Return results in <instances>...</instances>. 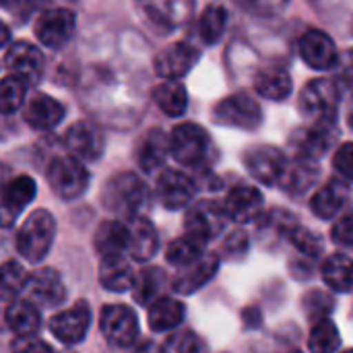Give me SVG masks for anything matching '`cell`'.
I'll list each match as a JSON object with an SVG mask.
<instances>
[{
  "label": "cell",
  "mask_w": 353,
  "mask_h": 353,
  "mask_svg": "<svg viewBox=\"0 0 353 353\" xmlns=\"http://www.w3.org/2000/svg\"><path fill=\"white\" fill-rule=\"evenodd\" d=\"M56 221L54 215L46 209L33 211L17 234V250L29 263H39L46 259L54 244Z\"/></svg>",
  "instance_id": "6da1fadb"
},
{
  "label": "cell",
  "mask_w": 353,
  "mask_h": 353,
  "mask_svg": "<svg viewBox=\"0 0 353 353\" xmlns=\"http://www.w3.org/2000/svg\"><path fill=\"white\" fill-rule=\"evenodd\" d=\"M101 201H103V207L108 211L130 219L145 205L147 186L137 174L122 172V174H116L108 180L103 194H101Z\"/></svg>",
  "instance_id": "7a4b0ae2"
},
{
  "label": "cell",
  "mask_w": 353,
  "mask_h": 353,
  "mask_svg": "<svg viewBox=\"0 0 353 353\" xmlns=\"http://www.w3.org/2000/svg\"><path fill=\"white\" fill-rule=\"evenodd\" d=\"M339 85L333 79H312L300 93V112L312 122H335L339 108Z\"/></svg>",
  "instance_id": "3957f363"
},
{
  "label": "cell",
  "mask_w": 353,
  "mask_h": 353,
  "mask_svg": "<svg viewBox=\"0 0 353 353\" xmlns=\"http://www.w3.org/2000/svg\"><path fill=\"white\" fill-rule=\"evenodd\" d=\"M48 184L54 194L62 201H74L85 194L89 186V174L72 155H60L50 161L48 168Z\"/></svg>",
  "instance_id": "277c9868"
},
{
  "label": "cell",
  "mask_w": 353,
  "mask_h": 353,
  "mask_svg": "<svg viewBox=\"0 0 353 353\" xmlns=\"http://www.w3.org/2000/svg\"><path fill=\"white\" fill-rule=\"evenodd\" d=\"M211 139L205 128L192 122L178 124L170 137V153L186 168H199L207 161Z\"/></svg>",
  "instance_id": "5b68a950"
},
{
  "label": "cell",
  "mask_w": 353,
  "mask_h": 353,
  "mask_svg": "<svg viewBox=\"0 0 353 353\" xmlns=\"http://www.w3.org/2000/svg\"><path fill=\"white\" fill-rule=\"evenodd\" d=\"M213 120L221 126H232L240 130H254L263 122V110L254 97L248 93H234L223 97L213 108Z\"/></svg>",
  "instance_id": "8992f818"
},
{
  "label": "cell",
  "mask_w": 353,
  "mask_h": 353,
  "mask_svg": "<svg viewBox=\"0 0 353 353\" xmlns=\"http://www.w3.org/2000/svg\"><path fill=\"white\" fill-rule=\"evenodd\" d=\"M101 333L112 347H130L139 337L137 314L122 304H112L101 310Z\"/></svg>",
  "instance_id": "52a82bcc"
},
{
  "label": "cell",
  "mask_w": 353,
  "mask_h": 353,
  "mask_svg": "<svg viewBox=\"0 0 353 353\" xmlns=\"http://www.w3.org/2000/svg\"><path fill=\"white\" fill-rule=\"evenodd\" d=\"M143 17L161 31L186 25L194 12V0H139Z\"/></svg>",
  "instance_id": "ba28073f"
},
{
  "label": "cell",
  "mask_w": 353,
  "mask_h": 353,
  "mask_svg": "<svg viewBox=\"0 0 353 353\" xmlns=\"http://www.w3.org/2000/svg\"><path fill=\"white\" fill-rule=\"evenodd\" d=\"M335 141H337L335 122H312L310 126H302L292 134V147L296 155L312 161L325 155Z\"/></svg>",
  "instance_id": "9c48e42d"
},
{
  "label": "cell",
  "mask_w": 353,
  "mask_h": 353,
  "mask_svg": "<svg viewBox=\"0 0 353 353\" xmlns=\"http://www.w3.org/2000/svg\"><path fill=\"white\" fill-rule=\"evenodd\" d=\"M223 207L215 201H199L186 211V234L207 244L217 234H221L225 223Z\"/></svg>",
  "instance_id": "30bf717a"
},
{
  "label": "cell",
  "mask_w": 353,
  "mask_h": 353,
  "mask_svg": "<svg viewBox=\"0 0 353 353\" xmlns=\"http://www.w3.org/2000/svg\"><path fill=\"white\" fill-rule=\"evenodd\" d=\"M244 165L254 180H259L261 184L273 186V184H279L281 174L288 165V159L277 147L259 145L244 153Z\"/></svg>",
  "instance_id": "8fae6325"
},
{
  "label": "cell",
  "mask_w": 353,
  "mask_h": 353,
  "mask_svg": "<svg viewBox=\"0 0 353 353\" xmlns=\"http://www.w3.org/2000/svg\"><path fill=\"white\" fill-rule=\"evenodd\" d=\"M74 14L66 8H52L37 17L35 21V35L37 39L52 50L62 48L74 33Z\"/></svg>",
  "instance_id": "7c38bea8"
},
{
  "label": "cell",
  "mask_w": 353,
  "mask_h": 353,
  "mask_svg": "<svg viewBox=\"0 0 353 353\" xmlns=\"http://www.w3.org/2000/svg\"><path fill=\"white\" fill-rule=\"evenodd\" d=\"M201 52L186 41H178L168 46L155 56V72L165 79V81H176L182 79L192 70V66L199 62Z\"/></svg>",
  "instance_id": "4fadbf2b"
},
{
  "label": "cell",
  "mask_w": 353,
  "mask_h": 353,
  "mask_svg": "<svg viewBox=\"0 0 353 353\" xmlns=\"http://www.w3.org/2000/svg\"><path fill=\"white\" fill-rule=\"evenodd\" d=\"M91 325V308L87 302H77L72 308L56 314L50 321V331L52 335L66 345H74L81 343L89 331Z\"/></svg>",
  "instance_id": "5bb4252c"
},
{
  "label": "cell",
  "mask_w": 353,
  "mask_h": 353,
  "mask_svg": "<svg viewBox=\"0 0 353 353\" xmlns=\"http://www.w3.org/2000/svg\"><path fill=\"white\" fill-rule=\"evenodd\" d=\"M300 56L314 70H331L337 62V48L331 35L321 29H308L300 37Z\"/></svg>",
  "instance_id": "9a60e30c"
},
{
  "label": "cell",
  "mask_w": 353,
  "mask_h": 353,
  "mask_svg": "<svg viewBox=\"0 0 353 353\" xmlns=\"http://www.w3.org/2000/svg\"><path fill=\"white\" fill-rule=\"evenodd\" d=\"M263 194L254 186H236L228 192L223 201V213L228 219L238 221V223H250L261 219L263 213Z\"/></svg>",
  "instance_id": "2e32d148"
},
{
  "label": "cell",
  "mask_w": 353,
  "mask_h": 353,
  "mask_svg": "<svg viewBox=\"0 0 353 353\" xmlns=\"http://www.w3.org/2000/svg\"><path fill=\"white\" fill-rule=\"evenodd\" d=\"M196 186L190 180V176L178 172V170H165L157 180V196L161 205L170 211H178L190 205L194 199Z\"/></svg>",
  "instance_id": "e0dca14e"
},
{
  "label": "cell",
  "mask_w": 353,
  "mask_h": 353,
  "mask_svg": "<svg viewBox=\"0 0 353 353\" xmlns=\"http://www.w3.org/2000/svg\"><path fill=\"white\" fill-rule=\"evenodd\" d=\"M66 147L79 161H95L103 153V134L91 122H74L66 130Z\"/></svg>",
  "instance_id": "ac0fdd59"
},
{
  "label": "cell",
  "mask_w": 353,
  "mask_h": 353,
  "mask_svg": "<svg viewBox=\"0 0 353 353\" xmlns=\"http://www.w3.org/2000/svg\"><path fill=\"white\" fill-rule=\"evenodd\" d=\"M25 292L33 304L48 306V308L62 304L66 298V288L62 283V277L54 269H41L35 271L31 277H27Z\"/></svg>",
  "instance_id": "d6986e66"
},
{
  "label": "cell",
  "mask_w": 353,
  "mask_h": 353,
  "mask_svg": "<svg viewBox=\"0 0 353 353\" xmlns=\"http://www.w3.org/2000/svg\"><path fill=\"white\" fill-rule=\"evenodd\" d=\"M4 64L6 68L21 77L23 81L31 83V81H37L41 77V70H43V58H41V52L29 43V41H17L8 48L6 56H4Z\"/></svg>",
  "instance_id": "ffe728a7"
},
{
  "label": "cell",
  "mask_w": 353,
  "mask_h": 353,
  "mask_svg": "<svg viewBox=\"0 0 353 353\" xmlns=\"http://www.w3.org/2000/svg\"><path fill=\"white\" fill-rule=\"evenodd\" d=\"M128 228V252L137 263H147L159 248V236L155 225L141 215H134L126 223Z\"/></svg>",
  "instance_id": "44dd1931"
},
{
  "label": "cell",
  "mask_w": 353,
  "mask_h": 353,
  "mask_svg": "<svg viewBox=\"0 0 353 353\" xmlns=\"http://www.w3.org/2000/svg\"><path fill=\"white\" fill-rule=\"evenodd\" d=\"M347 201H350L347 182L341 178H331L325 186H321L314 192V196L310 201V209L321 219H333V217H337V213H341L345 209Z\"/></svg>",
  "instance_id": "7402d4cb"
},
{
  "label": "cell",
  "mask_w": 353,
  "mask_h": 353,
  "mask_svg": "<svg viewBox=\"0 0 353 353\" xmlns=\"http://www.w3.org/2000/svg\"><path fill=\"white\" fill-rule=\"evenodd\" d=\"M217 269H219V256L205 252L196 263L180 269V273L174 279V290L178 294H184V296L194 294L215 277Z\"/></svg>",
  "instance_id": "603a6c76"
},
{
  "label": "cell",
  "mask_w": 353,
  "mask_h": 353,
  "mask_svg": "<svg viewBox=\"0 0 353 353\" xmlns=\"http://www.w3.org/2000/svg\"><path fill=\"white\" fill-rule=\"evenodd\" d=\"M62 118H64L62 103L46 93H35L25 108V120L35 130H50L58 126Z\"/></svg>",
  "instance_id": "cb8c5ba5"
},
{
  "label": "cell",
  "mask_w": 353,
  "mask_h": 353,
  "mask_svg": "<svg viewBox=\"0 0 353 353\" xmlns=\"http://www.w3.org/2000/svg\"><path fill=\"white\" fill-rule=\"evenodd\" d=\"M254 91L273 101H283L292 93V77L283 66H265L254 74Z\"/></svg>",
  "instance_id": "d4e9b609"
},
{
  "label": "cell",
  "mask_w": 353,
  "mask_h": 353,
  "mask_svg": "<svg viewBox=\"0 0 353 353\" xmlns=\"http://www.w3.org/2000/svg\"><path fill=\"white\" fill-rule=\"evenodd\" d=\"M319 180V165L312 159H304V157H296L292 163L288 161L279 184L283 186L285 192L298 196L304 194L314 182Z\"/></svg>",
  "instance_id": "484cf974"
},
{
  "label": "cell",
  "mask_w": 353,
  "mask_h": 353,
  "mask_svg": "<svg viewBox=\"0 0 353 353\" xmlns=\"http://www.w3.org/2000/svg\"><path fill=\"white\" fill-rule=\"evenodd\" d=\"M35 194H37L35 182L29 176H17L2 186L0 207L2 211H6L8 217H14L35 199Z\"/></svg>",
  "instance_id": "4316f807"
},
{
  "label": "cell",
  "mask_w": 353,
  "mask_h": 353,
  "mask_svg": "<svg viewBox=\"0 0 353 353\" xmlns=\"http://www.w3.org/2000/svg\"><path fill=\"white\" fill-rule=\"evenodd\" d=\"M95 248L101 259L122 256L128 250V228L118 219L103 221L95 232Z\"/></svg>",
  "instance_id": "83f0119b"
},
{
  "label": "cell",
  "mask_w": 353,
  "mask_h": 353,
  "mask_svg": "<svg viewBox=\"0 0 353 353\" xmlns=\"http://www.w3.org/2000/svg\"><path fill=\"white\" fill-rule=\"evenodd\" d=\"M6 325L17 337H33L41 327V316L31 300H12L6 308Z\"/></svg>",
  "instance_id": "f1b7e54d"
},
{
  "label": "cell",
  "mask_w": 353,
  "mask_h": 353,
  "mask_svg": "<svg viewBox=\"0 0 353 353\" xmlns=\"http://www.w3.org/2000/svg\"><path fill=\"white\" fill-rule=\"evenodd\" d=\"M168 155H170V137H165V132L155 128V130H149L145 139L141 141L137 159L145 172H155L165 163Z\"/></svg>",
  "instance_id": "f546056e"
},
{
  "label": "cell",
  "mask_w": 353,
  "mask_h": 353,
  "mask_svg": "<svg viewBox=\"0 0 353 353\" xmlns=\"http://www.w3.org/2000/svg\"><path fill=\"white\" fill-rule=\"evenodd\" d=\"M147 321H149L151 331H155V333L172 331V329L180 327V323L184 321V306L174 298L161 296L153 304H149Z\"/></svg>",
  "instance_id": "4dcf8cb0"
},
{
  "label": "cell",
  "mask_w": 353,
  "mask_h": 353,
  "mask_svg": "<svg viewBox=\"0 0 353 353\" xmlns=\"http://www.w3.org/2000/svg\"><path fill=\"white\" fill-rule=\"evenodd\" d=\"M99 283L108 290V292H116V294H124L134 285V273L132 267L122 259V256H114V259H101V267H99Z\"/></svg>",
  "instance_id": "1f68e13d"
},
{
  "label": "cell",
  "mask_w": 353,
  "mask_h": 353,
  "mask_svg": "<svg viewBox=\"0 0 353 353\" xmlns=\"http://www.w3.org/2000/svg\"><path fill=\"white\" fill-rule=\"evenodd\" d=\"M323 279L325 283L339 294H347L353 290V259L347 254H331L323 263Z\"/></svg>",
  "instance_id": "d6a6232c"
},
{
  "label": "cell",
  "mask_w": 353,
  "mask_h": 353,
  "mask_svg": "<svg viewBox=\"0 0 353 353\" xmlns=\"http://www.w3.org/2000/svg\"><path fill=\"white\" fill-rule=\"evenodd\" d=\"M153 101L157 103V108L176 118V116H182L186 112V105H188V93H186V87L178 81H163L161 85H157L153 89Z\"/></svg>",
  "instance_id": "836d02e7"
},
{
  "label": "cell",
  "mask_w": 353,
  "mask_h": 353,
  "mask_svg": "<svg viewBox=\"0 0 353 353\" xmlns=\"http://www.w3.org/2000/svg\"><path fill=\"white\" fill-rule=\"evenodd\" d=\"M203 254H205V244L199 242L196 238L188 236V234H184L182 238H176L174 242H170V246L165 250L168 263L178 267V269L196 263Z\"/></svg>",
  "instance_id": "e575fe53"
},
{
  "label": "cell",
  "mask_w": 353,
  "mask_h": 353,
  "mask_svg": "<svg viewBox=\"0 0 353 353\" xmlns=\"http://www.w3.org/2000/svg\"><path fill=\"white\" fill-rule=\"evenodd\" d=\"M163 285H165V275L161 269H157V267L145 269V271H141L139 277H134V285H132L134 300L143 306H149L157 298H161Z\"/></svg>",
  "instance_id": "d590c367"
},
{
  "label": "cell",
  "mask_w": 353,
  "mask_h": 353,
  "mask_svg": "<svg viewBox=\"0 0 353 353\" xmlns=\"http://www.w3.org/2000/svg\"><path fill=\"white\" fill-rule=\"evenodd\" d=\"M341 345V333L335 327L333 321L323 319L319 321L308 337V350L310 353H335Z\"/></svg>",
  "instance_id": "8d00e7d4"
},
{
  "label": "cell",
  "mask_w": 353,
  "mask_h": 353,
  "mask_svg": "<svg viewBox=\"0 0 353 353\" xmlns=\"http://www.w3.org/2000/svg\"><path fill=\"white\" fill-rule=\"evenodd\" d=\"M228 25V10L221 4H209L199 21V33L205 43H215L221 39Z\"/></svg>",
  "instance_id": "74e56055"
},
{
  "label": "cell",
  "mask_w": 353,
  "mask_h": 353,
  "mask_svg": "<svg viewBox=\"0 0 353 353\" xmlns=\"http://www.w3.org/2000/svg\"><path fill=\"white\" fill-rule=\"evenodd\" d=\"M27 275L23 267L14 261L0 265V300L12 302L21 292H25Z\"/></svg>",
  "instance_id": "f35d334b"
},
{
  "label": "cell",
  "mask_w": 353,
  "mask_h": 353,
  "mask_svg": "<svg viewBox=\"0 0 353 353\" xmlns=\"http://www.w3.org/2000/svg\"><path fill=\"white\" fill-rule=\"evenodd\" d=\"M27 95V81L17 74H8L0 81V114L17 112Z\"/></svg>",
  "instance_id": "ab89813d"
},
{
  "label": "cell",
  "mask_w": 353,
  "mask_h": 353,
  "mask_svg": "<svg viewBox=\"0 0 353 353\" xmlns=\"http://www.w3.org/2000/svg\"><path fill=\"white\" fill-rule=\"evenodd\" d=\"M285 236H288V240H290L300 252H304V254H308V256H319L321 250H323V244H321L319 236L312 234V232L306 230V228H300L298 223H294V225L288 230Z\"/></svg>",
  "instance_id": "60d3db41"
},
{
  "label": "cell",
  "mask_w": 353,
  "mask_h": 353,
  "mask_svg": "<svg viewBox=\"0 0 353 353\" xmlns=\"http://www.w3.org/2000/svg\"><path fill=\"white\" fill-rule=\"evenodd\" d=\"M168 353H207V345L194 335V333H182V335H176L174 339H170Z\"/></svg>",
  "instance_id": "b9f144b4"
},
{
  "label": "cell",
  "mask_w": 353,
  "mask_h": 353,
  "mask_svg": "<svg viewBox=\"0 0 353 353\" xmlns=\"http://www.w3.org/2000/svg\"><path fill=\"white\" fill-rule=\"evenodd\" d=\"M331 238L335 244L353 250V209L343 213L339 217V221H335V225L331 230Z\"/></svg>",
  "instance_id": "7bdbcfd3"
},
{
  "label": "cell",
  "mask_w": 353,
  "mask_h": 353,
  "mask_svg": "<svg viewBox=\"0 0 353 353\" xmlns=\"http://www.w3.org/2000/svg\"><path fill=\"white\" fill-rule=\"evenodd\" d=\"M244 10L248 12H254V14H263V17H269V14H277L281 12L290 0H236Z\"/></svg>",
  "instance_id": "ee69618b"
},
{
  "label": "cell",
  "mask_w": 353,
  "mask_h": 353,
  "mask_svg": "<svg viewBox=\"0 0 353 353\" xmlns=\"http://www.w3.org/2000/svg\"><path fill=\"white\" fill-rule=\"evenodd\" d=\"M335 70V83L343 87H353V48L345 50L343 54L337 56V62L333 66Z\"/></svg>",
  "instance_id": "f6af8a7d"
},
{
  "label": "cell",
  "mask_w": 353,
  "mask_h": 353,
  "mask_svg": "<svg viewBox=\"0 0 353 353\" xmlns=\"http://www.w3.org/2000/svg\"><path fill=\"white\" fill-rule=\"evenodd\" d=\"M333 168L353 182V143H343L333 157Z\"/></svg>",
  "instance_id": "bcb514c9"
},
{
  "label": "cell",
  "mask_w": 353,
  "mask_h": 353,
  "mask_svg": "<svg viewBox=\"0 0 353 353\" xmlns=\"http://www.w3.org/2000/svg\"><path fill=\"white\" fill-rule=\"evenodd\" d=\"M12 353H52V347L37 337H19L12 343Z\"/></svg>",
  "instance_id": "7dc6e473"
},
{
  "label": "cell",
  "mask_w": 353,
  "mask_h": 353,
  "mask_svg": "<svg viewBox=\"0 0 353 353\" xmlns=\"http://www.w3.org/2000/svg\"><path fill=\"white\" fill-rule=\"evenodd\" d=\"M8 39H10V31H8V27L0 21V48H2V46H6V43H8Z\"/></svg>",
  "instance_id": "c3c4849f"
},
{
  "label": "cell",
  "mask_w": 353,
  "mask_h": 353,
  "mask_svg": "<svg viewBox=\"0 0 353 353\" xmlns=\"http://www.w3.org/2000/svg\"><path fill=\"white\" fill-rule=\"evenodd\" d=\"M347 124H350V128L353 130V99L352 103H350V110H347Z\"/></svg>",
  "instance_id": "681fc988"
},
{
  "label": "cell",
  "mask_w": 353,
  "mask_h": 353,
  "mask_svg": "<svg viewBox=\"0 0 353 353\" xmlns=\"http://www.w3.org/2000/svg\"><path fill=\"white\" fill-rule=\"evenodd\" d=\"M343 353H353V350H347V352H343Z\"/></svg>",
  "instance_id": "f907efd6"
},
{
  "label": "cell",
  "mask_w": 353,
  "mask_h": 353,
  "mask_svg": "<svg viewBox=\"0 0 353 353\" xmlns=\"http://www.w3.org/2000/svg\"><path fill=\"white\" fill-rule=\"evenodd\" d=\"M292 353H300V352H292Z\"/></svg>",
  "instance_id": "816d5d0a"
}]
</instances>
